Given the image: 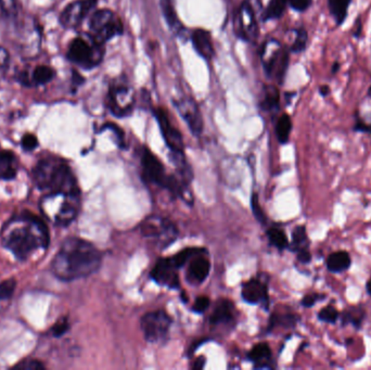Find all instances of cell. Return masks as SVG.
I'll list each match as a JSON object with an SVG mask.
<instances>
[{
	"label": "cell",
	"instance_id": "6da1fadb",
	"mask_svg": "<svg viewBox=\"0 0 371 370\" xmlns=\"http://www.w3.org/2000/svg\"><path fill=\"white\" fill-rule=\"evenodd\" d=\"M0 239L18 260L30 261L46 252L51 237L43 220L30 213H23L8 220Z\"/></svg>",
	"mask_w": 371,
	"mask_h": 370
},
{
	"label": "cell",
	"instance_id": "7a4b0ae2",
	"mask_svg": "<svg viewBox=\"0 0 371 370\" xmlns=\"http://www.w3.org/2000/svg\"><path fill=\"white\" fill-rule=\"evenodd\" d=\"M101 263V252L93 243L80 238H69L53 258L51 270L60 281H74L95 274Z\"/></svg>",
	"mask_w": 371,
	"mask_h": 370
},
{
	"label": "cell",
	"instance_id": "3957f363",
	"mask_svg": "<svg viewBox=\"0 0 371 370\" xmlns=\"http://www.w3.org/2000/svg\"><path fill=\"white\" fill-rule=\"evenodd\" d=\"M36 188L46 193H80L75 176L68 163L59 158H46L33 170Z\"/></svg>",
	"mask_w": 371,
	"mask_h": 370
},
{
	"label": "cell",
	"instance_id": "277c9868",
	"mask_svg": "<svg viewBox=\"0 0 371 370\" xmlns=\"http://www.w3.org/2000/svg\"><path fill=\"white\" fill-rule=\"evenodd\" d=\"M39 206L46 220L57 226H68L80 212V193H46Z\"/></svg>",
	"mask_w": 371,
	"mask_h": 370
},
{
	"label": "cell",
	"instance_id": "5b68a950",
	"mask_svg": "<svg viewBox=\"0 0 371 370\" xmlns=\"http://www.w3.org/2000/svg\"><path fill=\"white\" fill-rule=\"evenodd\" d=\"M103 55V44L99 43L91 34L78 36L69 46V60L85 70H91L98 67L102 61Z\"/></svg>",
	"mask_w": 371,
	"mask_h": 370
},
{
	"label": "cell",
	"instance_id": "8992f818",
	"mask_svg": "<svg viewBox=\"0 0 371 370\" xmlns=\"http://www.w3.org/2000/svg\"><path fill=\"white\" fill-rule=\"evenodd\" d=\"M261 58L267 78H276L277 82L282 85L289 68L290 51L282 47L278 40L271 38L264 44Z\"/></svg>",
	"mask_w": 371,
	"mask_h": 370
},
{
	"label": "cell",
	"instance_id": "52a82bcc",
	"mask_svg": "<svg viewBox=\"0 0 371 370\" xmlns=\"http://www.w3.org/2000/svg\"><path fill=\"white\" fill-rule=\"evenodd\" d=\"M91 35L105 44L116 36L122 35L124 32L123 23L109 9H100L93 13L89 21Z\"/></svg>",
	"mask_w": 371,
	"mask_h": 370
},
{
	"label": "cell",
	"instance_id": "ba28073f",
	"mask_svg": "<svg viewBox=\"0 0 371 370\" xmlns=\"http://www.w3.org/2000/svg\"><path fill=\"white\" fill-rule=\"evenodd\" d=\"M143 237L153 239L159 248L164 249L175 241L179 230L171 220L162 216H150L141 224Z\"/></svg>",
	"mask_w": 371,
	"mask_h": 370
},
{
	"label": "cell",
	"instance_id": "9c48e42d",
	"mask_svg": "<svg viewBox=\"0 0 371 370\" xmlns=\"http://www.w3.org/2000/svg\"><path fill=\"white\" fill-rule=\"evenodd\" d=\"M259 1L260 0H244V3L237 11V35L246 42H254L259 36V22H257Z\"/></svg>",
	"mask_w": 371,
	"mask_h": 370
},
{
	"label": "cell",
	"instance_id": "30bf717a",
	"mask_svg": "<svg viewBox=\"0 0 371 370\" xmlns=\"http://www.w3.org/2000/svg\"><path fill=\"white\" fill-rule=\"evenodd\" d=\"M135 105L133 88L124 80H116L109 89L108 105L116 118H125L131 114Z\"/></svg>",
	"mask_w": 371,
	"mask_h": 370
},
{
	"label": "cell",
	"instance_id": "8fae6325",
	"mask_svg": "<svg viewBox=\"0 0 371 370\" xmlns=\"http://www.w3.org/2000/svg\"><path fill=\"white\" fill-rule=\"evenodd\" d=\"M141 326L146 340L151 343H158L168 338L171 329L172 318L164 310H154L141 317Z\"/></svg>",
	"mask_w": 371,
	"mask_h": 370
},
{
	"label": "cell",
	"instance_id": "7c38bea8",
	"mask_svg": "<svg viewBox=\"0 0 371 370\" xmlns=\"http://www.w3.org/2000/svg\"><path fill=\"white\" fill-rule=\"evenodd\" d=\"M141 166H143V176L145 180L152 185L168 188L171 175L165 173L163 164L153 155L148 148H143L141 155Z\"/></svg>",
	"mask_w": 371,
	"mask_h": 370
},
{
	"label": "cell",
	"instance_id": "4fadbf2b",
	"mask_svg": "<svg viewBox=\"0 0 371 370\" xmlns=\"http://www.w3.org/2000/svg\"><path fill=\"white\" fill-rule=\"evenodd\" d=\"M176 110L187 123L189 130L194 136H200L203 130V118L196 100L191 97H181L174 101Z\"/></svg>",
	"mask_w": 371,
	"mask_h": 370
},
{
	"label": "cell",
	"instance_id": "5bb4252c",
	"mask_svg": "<svg viewBox=\"0 0 371 370\" xmlns=\"http://www.w3.org/2000/svg\"><path fill=\"white\" fill-rule=\"evenodd\" d=\"M154 116L160 126L161 134L163 136L166 146L171 152H183V136L181 132L172 124L166 111L162 108H156L154 110Z\"/></svg>",
	"mask_w": 371,
	"mask_h": 370
},
{
	"label": "cell",
	"instance_id": "9a60e30c",
	"mask_svg": "<svg viewBox=\"0 0 371 370\" xmlns=\"http://www.w3.org/2000/svg\"><path fill=\"white\" fill-rule=\"evenodd\" d=\"M95 6L84 0H78L70 3L61 13V26L66 28H78Z\"/></svg>",
	"mask_w": 371,
	"mask_h": 370
},
{
	"label": "cell",
	"instance_id": "2e32d148",
	"mask_svg": "<svg viewBox=\"0 0 371 370\" xmlns=\"http://www.w3.org/2000/svg\"><path fill=\"white\" fill-rule=\"evenodd\" d=\"M152 281L158 285H164L170 289H179V277L177 268L172 264L170 258H161L151 272Z\"/></svg>",
	"mask_w": 371,
	"mask_h": 370
},
{
	"label": "cell",
	"instance_id": "e0dca14e",
	"mask_svg": "<svg viewBox=\"0 0 371 370\" xmlns=\"http://www.w3.org/2000/svg\"><path fill=\"white\" fill-rule=\"evenodd\" d=\"M55 76V70L49 65H37L30 72L21 73L18 80L24 86H43L51 83Z\"/></svg>",
	"mask_w": 371,
	"mask_h": 370
},
{
	"label": "cell",
	"instance_id": "ac0fdd59",
	"mask_svg": "<svg viewBox=\"0 0 371 370\" xmlns=\"http://www.w3.org/2000/svg\"><path fill=\"white\" fill-rule=\"evenodd\" d=\"M204 252L199 253L190 258L188 270H187V281L190 285H200L204 283L211 270V263L208 258L202 256Z\"/></svg>",
	"mask_w": 371,
	"mask_h": 370
},
{
	"label": "cell",
	"instance_id": "d6986e66",
	"mask_svg": "<svg viewBox=\"0 0 371 370\" xmlns=\"http://www.w3.org/2000/svg\"><path fill=\"white\" fill-rule=\"evenodd\" d=\"M241 295L244 302L248 304H259V303H263L266 306L269 304L267 283L255 278L244 283Z\"/></svg>",
	"mask_w": 371,
	"mask_h": 370
},
{
	"label": "cell",
	"instance_id": "ffe728a7",
	"mask_svg": "<svg viewBox=\"0 0 371 370\" xmlns=\"http://www.w3.org/2000/svg\"><path fill=\"white\" fill-rule=\"evenodd\" d=\"M193 48L201 58L206 60L210 61L215 55V49H214L213 40H212L211 33L203 28H197L193 30L191 35Z\"/></svg>",
	"mask_w": 371,
	"mask_h": 370
},
{
	"label": "cell",
	"instance_id": "44dd1931",
	"mask_svg": "<svg viewBox=\"0 0 371 370\" xmlns=\"http://www.w3.org/2000/svg\"><path fill=\"white\" fill-rule=\"evenodd\" d=\"M235 321V306L228 300L219 301L214 308L210 323L213 327L230 325Z\"/></svg>",
	"mask_w": 371,
	"mask_h": 370
},
{
	"label": "cell",
	"instance_id": "7402d4cb",
	"mask_svg": "<svg viewBox=\"0 0 371 370\" xmlns=\"http://www.w3.org/2000/svg\"><path fill=\"white\" fill-rule=\"evenodd\" d=\"M18 159L15 153L0 149V180H10L18 174Z\"/></svg>",
	"mask_w": 371,
	"mask_h": 370
},
{
	"label": "cell",
	"instance_id": "603a6c76",
	"mask_svg": "<svg viewBox=\"0 0 371 370\" xmlns=\"http://www.w3.org/2000/svg\"><path fill=\"white\" fill-rule=\"evenodd\" d=\"M352 265V258L346 251H336L329 254L326 260L328 272L332 274H342L349 270Z\"/></svg>",
	"mask_w": 371,
	"mask_h": 370
},
{
	"label": "cell",
	"instance_id": "cb8c5ba5",
	"mask_svg": "<svg viewBox=\"0 0 371 370\" xmlns=\"http://www.w3.org/2000/svg\"><path fill=\"white\" fill-rule=\"evenodd\" d=\"M366 318V310L361 306H352L340 313V320L343 327L352 325L356 331L361 329Z\"/></svg>",
	"mask_w": 371,
	"mask_h": 370
},
{
	"label": "cell",
	"instance_id": "d4e9b609",
	"mask_svg": "<svg viewBox=\"0 0 371 370\" xmlns=\"http://www.w3.org/2000/svg\"><path fill=\"white\" fill-rule=\"evenodd\" d=\"M160 6L164 19H165L172 32L177 36L181 35V32H183V26L179 21V15L176 13L175 9H174L172 0H160Z\"/></svg>",
	"mask_w": 371,
	"mask_h": 370
},
{
	"label": "cell",
	"instance_id": "484cf974",
	"mask_svg": "<svg viewBox=\"0 0 371 370\" xmlns=\"http://www.w3.org/2000/svg\"><path fill=\"white\" fill-rule=\"evenodd\" d=\"M352 0H328L329 12L334 18L336 26H341L349 17Z\"/></svg>",
	"mask_w": 371,
	"mask_h": 370
},
{
	"label": "cell",
	"instance_id": "4316f807",
	"mask_svg": "<svg viewBox=\"0 0 371 370\" xmlns=\"http://www.w3.org/2000/svg\"><path fill=\"white\" fill-rule=\"evenodd\" d=\"M248 358L254 363L260 364V367H269L267 364L271 363V350L267 343H260L252 348L248 352Z\"/></svg>",
	"mask_w": 371,
	"mask_h": 370
},
{
	"label": "cell",
	"instance_id": "83f0119b",
	"mask_svg": "<svg viewBox=\"0 0 371 370\" xmlns=\"http://www.w3.org/2000/svg\"><path fill=\"white\" fill-rule=\"evenodd\" d=\"M311 243L309 236L306 233V227L304 225L296 226L292 231V241L289 245L290 250L293 252H300L302 250H309Z\"/></svg>",
	"mask_w": 371,
	"mask_h": 370
},
{
	"label": "cell",
	"instance_id": "f1b7e54d",
	"mask_svg": "<svg viewBox=\"0 0 371 370\" xmlns=\"http://www.w3.org/2000/svg\"><path fill=\"white\" fill-rule=\"evenodd\" d=\"M288 0H271L262 13L263 21L278 20L286 12Z\"/></svg>",
	"mask_w": 371,
	"mask_h": 370
},
{
	"label": "cell",
	"instance_id": "f546056e",
	"mask_svg": "<svg viewBox=\"0 0 371 370\" xmlns=\"http://www.w3.org/2000/svg\"><path fill=\"white\" fill-rule=\"evenodd\" d=\"M262 108L269 112H277L280 108V94L273 86L266 87L264 99L262 101Z\"/></svg>",
	"mask_w": 371,
	"mask_h": 370
},
{
	"label": "cell",
	"instance_id": "4dcf8cb0",
	"mask_svg": "<svg viewBox=\"0 0 371 370\" xmlns=\"http://www.w3.org/2000/svg\"><path fill=\"white\" fill-rule=\"evenodd\" d=\"M292 130V120L287 113L281 115L276 124V136L281 145H287Z\"/></svg>",
	"mask_w": 371,
	"mask_h": 370
},
{
	"label": "cell",
	"instance_id": "1f68e13d",
	"mask_svg": "<svg viewBox=\"0 0 371 370\" xmlns=\"http://www.w3.org/2000/svg\"><path fill=\"white\" fill-rule=\"evenodd\" d=\"M298 321H300V316L296 314L275 313L271 315V321H269V331L279 326L284 328H293Z\"/></svg>",
	"mask_w": 371,
	"mask_h": 370
},
{
	"label": "cell",
	"instance_id": "d6a6232c",
	"mask_svg": "<svg viewBox=\"0 0 371 370\" xmlns=\"http://www.w3.org/2000/svg\"><path fill=\"white\" fill-rule=\"evenodd\" d=\"M267 237L269 243L278 250L284 251L289 248V240L286 233L280 228L273 227L267 230Z\"/></svg>",
	"mask_w": 371,
	"mask_h": 370
},
{
	"label": "cell",
	"instance_id": "836d02e7",
	"mask_svg": "<svg viewBox=\"0 0 371 370\" xmlns=\"http://www.w3.org/2000/svg\"><path fill=\"white\" fill-rule=\"evenodd\" d=\"M293 32L296 33V38H294L293 44L290 48V53H304L307 48L309 44V33L305 30V28H294Z\"/></svg>",
	"mask_w": 371,
	"mask_h": 370
},
{
	"label": "cell",
	"instance_id": "e575fe53",
	"mask_svg": "<svg viewBox=\"0 0 371 370\" xmlns=\"http://www.w3.org/2000/svg\"><path fill=\"white\" fill-rule=\"evenodd\" d=\"M202 252H206V250L202 248L183 249V250L179 251L175 256L170 258V260H171L172 264L179 270V268L183 267V266L185 265L186 262H188L191 258H193V256H197L199 253Z\"/></svg>",
	"mask_w": 371,
	"mask_h": 370
},
{
	"label": "cell",
	"instance_id": "d590c367",
	"mask_svg": "<svg viewBox=\"0 0 371 370\" xmlns=\"http://www.w3.org/2000/svg\"><path fill=\"white\" fill-rule=\"evenodd\" d=\"M18 12V0H0V19L15 20Z\"/></svg>",
	"mask_w": 371,
	"mask_h": 370
},
{
	"label": "cell",
	"instance_id": "8d00e7d4",
	"mask_svg": "<svg viewBox=\"0 0 371 370\" xmlns=\"http://www.w3.org/2000/svg\"><path fill=\"white\" fill-rule=\"evenodd\" d=\"M317 318L321 323L334 325L340 319V313L334 306H327L323 310H319Z\"/></svg>",
	"mask_w": 371,
	"mask_h": 370
},
{
	"label": "cell",
	"instance_id": "74e56055",
	"mask_svg": "<svg viewBox=\"0 0 371 370\" xmlns=\"http://www.w3.org/2000/svg\"><path fill=\"white\" fill-rule=\"evenodd\" d=\"M354 118H355V124L353 126L354 132L371 135V122H367L364 118H361L359 111H355Z\"/></svg>",
	"mask_w": 371,
	"mask_h": 370
},
{
	"label": "cell",
	"instance_id": "f35d334b",
	"mask_svg": "<svg viewBox=\"0 0 371 370\" xmlns=\"http://www.w3.org/2000/svg\"><path fill=\"white\" fill-rule=\"evenodd\" d=\"M103 130H112V133L116 135V143H118V147L125 148V134H124L123 130H120L118 125L113 124V123H108L106 125L103 126Z\"/></svg>",
	"mask_w": 371,
	"mask_h": 370
},
{
	"label": "cell",
	"instance_id": "ab89813d",
	"mask_svg": "<svg viewBox=\"0 0 371 370\" xmlns=\"http://www.w3.org/2000/svg\"><path fill=\"white\" fill-rule=\"evenodd\" d=\"M9 65H10V55L5 47L0 46V78H3L6 72L9 70Z\"/></svg>",
	"mask_w": 371,
	"mask_h": 370
},
{
	"label": "cell",
	"instance_id": "60d3db41",
	"mask_svg": "<svg viewBox=\"0 0 371 370\" xmlns=\"http://www.w3.org/2000/svg\"><path fill=\"white\" fill-rule=\"evenodd\" d=\"M314 0H288V5L296 12H305L313 5Z\"/></svg>",
	"mask_w": 371,
	"mask_h": 370
},
{
	"label": "cell",
	"instance_id": "b9f144b4",
	"mask_svg": "<svg viewBox=\"0 0 371 370\" xmlns=\"http://www.w3.org/2000/svg\"><path fill=\"white\" fill-rule=\"evenodd\" d=\"M327 298L326 294H320V293H311V294H306L303 299H302L301 304L305 308H313L318 301L324 300Z\"/></svg>",
	"mask_w": 371,
	"mask_h": 370
},
{
	"label": "cell",
	"instance_id": "7bdbcfd3",
	"mask_svg": "<svg viewBox=\"0 0 371 370\" xmlns=\"http://www.w3.org/2000/svg\"><path fill=\"white\" fill-rule=\"evenodd\" d=\"M251 206L252 210H253L254 216H255L256 220H259L260 223H265V214H264L263 210H262L261 208V205H260L257 195H252Z\"/></svg>",
	"mask_w": 371,
	"mask_h": 370
},
{
	"label": "cell",
	"instance_id": "ee69618b",
	"mask_svg": "<svg viewBox=\"0 0 371 370\" xmlns=\"http://www.w3.org/2000/svg\"><path fill=\"white\" fill-rule=\"evenodd\" d=\"M208 306H210V299L206 295H201V297L197 298L196 303L193 306V312H196L198 314L203 313L208 310Z\"/></svg>",
	"mask_w": 371,
	"mask_h": 370
},
{
	"label": "cell",
	"instance_id": "f6af8a7d",
	"mask_svg": "<svg viewBox=\"0 0 371 370\" xmlns=\"http://www.w3.org/2000/svg\"><path fill=\"white\" fill-rule=\"evenodd\" d=\"M38 146V141L36 136L32 135V134H28L22 138V147L24 150H34Z\"/></svg>",
	"mask_w": 371,
	"mask_h": 370
},
{
	"label": "cell",
	"instance_id": "bcb514c9",
	"mask_svg": "<svg viewBox=\"0 0 371 370\" xmlns=\"http://www.w3.org/2000/svg\"><path fill=\"white\" fill-rule=\"evenodd\" d=\"M15 368L22 370H36V369H44L43 364L38 362V360H26V362H22V363L19 364V365L15 366Z\"/></svg>",
	"mask_w": 371,
	"mask_h": 370
},
{
	"label": "cell",
	"instance_id": "7dc6e473",
	"mask_svg": "<svg viewBox=\"0 0 371 370\" xmlns=\"http://www.w3.org/2000/svg\"><path fill=\"white\" fill-rule=\"evenodd\" d=\"M13 289H15V283H3L0 285V299L8 298L9 295L12 293Z\"/></svg>",
	"mask_w": 371,
	"mask_h": 370
},
{
	"label": "cell",
	"instance_id": "c3c4849f",
	"mask_svg": "<svg viewBox=\"0 0 371 370\" xmlns=\"http://www.w3.org/2000/svg\"><path fill=\"white\" fill-rule=\"evenodd\" d=\"M298 254V262L302 264H309L311 262V254L309 250H302L300 252L296 253Z\"/></svg>",
	"mask_w": 371,
	"mask_h": 370
},
{
	"label": "cell",
	"instance_id": "681fc988",
	"mask_svg": "<svg viewBox=\"0 0 371 370\" xmlns=\"http://www.w3.org/2000/svg\"><path fill=\"white\" fill-rule=\"evenodd\" d=\"M363 26H363V21H361V17H359L355 21V24H354V38H356V39L361 38V36L363 35Z\"/></svg>",
	"mask_w": 371,
	"mask_h": 370
},
{
	"label": "cell",
	"instance_id": "f907efd6",
	"mask_svg": "<svg viewBox=\"0 0 371 370\" xmlns=\"http://www.w3.org/2000/svg\"><path fill=\"white\" fill-rule=\"evenodd\" d=\"M69 328V324L66 323V320H64V321H62V323L59 324L58 326H55V335H62L63 333H66V331H68Z\"/></svg>",
	"mask_w": 371,
	"mask_h": 370
},
{
	"label": "cell",
	"instance_id": "816d5d0a",
	"mask_svg": "<svg viewBox=\"0 0 371 370\" xmlns=\"http://www.w3.org/2000/svg\"><path fill=\"white\" fill-rule=\"evenodd\" d=\"M319 95L323 98H326L329 94L332 93V89L329 87L328 85H321L318 89Z\"/></svg>",
	"mask_w": 371,
	"mask_h": 370
},
{
	"label": "cell",
	"instance_id": "f5cc1de1",
	"mask_svg": "<svg viewBox=\"0 0 371 370\" xmlns=\"http://www.w3.org/2000/svg\"><path fill=\"white\" fill-rule=\"evenodd\" d=\"M204 358H199L198 360H197V362H194V365H193V368L194 369H202V368L204 367V365H206V362H204Z\"/></svg>",
	"mask_w": 371,
	"mask_h": 370
},
{
	"label": "cell",
	"instance_id": "db71d44e",
	"mask_svg": "<svg viewBox=\"0 0 371 370\" xmlns=\"http://www.w3.org/2000/svg\"><path fill=\"white\" fill-rule=\"evenodd\" d=\"M340 69H341V63L338 62V61H334V62L332 63V76H336V74H338V71H340Z\"/></svg>",
	"mask_w": 371,
	"mask_h": 370
},
{
	"label": "cell",
	"instance_id": "11a10c76",
	"mask_svg": "<svg viewBox=\"0 0 371 370\" xmlns=\"http://www.w3.org/2000/svg\"><path fill=\"white\" fill-rule=\"evenodd\" d=\"M366 290H367V293H368L369 297H370L371 298V277H370V279H369V281H367Z\"/></svg>",
	"mask_w": 371,
	"mask_h": 370
},
{
	"label": "cell",
	"instance_id": "9f6ffc18",
	"mask_svg": "<svg viewBox=\"0 0 371 370\" xmlns=\"http://www.w3.org/2000/svg\"><path fill=\"white\" fill-rule=\"evenodd\" d=\"M353 342H354V339L353 338L346 339L345 345H351L352 343H353Z\"/></svg>",
	"mask_w": 371,
	"mask_h": 370
},
{
	"label": "cell",
	"instance_id": "6f0895ef",
	"mask_svg": "<svg viewBox=\"0 0 371 370\" xmlns=\"http://www.w3.org/2000/svg\"><path fill=\"white\" fill-rule=\"evenodd\" d=\"M84 1H87V3H93V5H96V3H97V0H84Z\"/></svg>",
	"mask_w": 371,
	"mask_h": 370
},
{
	"label": "cell",
	"instance_id": "680465c9",
	"mask_svg": "<svg viewBox=\"0 0 371 370\" xmlns=\"http://www.w3.org/2000/svg\"><path fill=\"white\" fill-rule=\"evenodd\" d=\"M367 97L371 98V85L370 87L368 88V91H367Z\"/></svg>",
	"mask_w": 371,
	"mask_h": 370
}]
</instances>
